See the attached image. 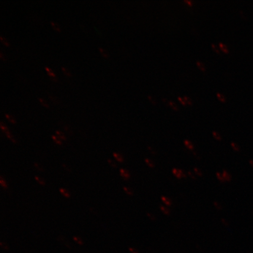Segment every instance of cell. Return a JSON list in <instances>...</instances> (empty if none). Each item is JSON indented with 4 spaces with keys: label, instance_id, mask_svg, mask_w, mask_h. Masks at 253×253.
Returning a JSON list of instances; mask_svg holds the SVG:
<instances>
[{
    "label": "cell",
    "instance_id": "8",
    "mask_svg": "<svg viewBox=\"0 0 253 253\" xmlns=\"http://www.w3.org/2000/svg\"><path fill=\"white\" fill-rule=\"evenodd\" d=\"M145 163L147 164V165L148 167L151 168V169H154V168L155 167V164L154 163V161L150 159V158H145Z\"/></svg>",
    "mask_w": 253,
    "mask_h": 253
},
{
    "label": "cell",
    "instance_id": "41",
    "mask_svg": "<svg viewBox=\"0 0 253 253\" xmlns=\"http://www.w3.org/2000/svg\"><path fill=\"white\" fill-rule=\"evenodd\" d=\"M63 167H64V169L66 170H68V171H71L70 168L68 167L67 165H66V164H63Z\"/></svg>",
    "mask_w": 253,
    "mask_h": 253
},
{
    "label": "cell",
    "instance_id": "25",
    "mask_svg": "<svg viewBox=\"0 0 253 253\" xmlns=\"http://www.w3.org/2000/svg\"><path fill=\"white\" fill-rule=\"evenodd\" d=\"M52 138L53 141H54L57 144L61 145L62 144L61 140H60L59 138L57 137V136L52 135Z\"/></svg>",
    "mask_w": 253,
    "mask_h": 253
},
{
    "label": "cell",
    "instance_id": "36",
    "mask_svg": "<svg viewBox=\"0 0 253 253\" xmlns=\"http://www.w3.org/2000/svg\"><path fill=\"white\" fill-rule=\"evenodd\" d=\"M183 98H184L186 104H189V105H191V104H192V100L191 99H190V98L187 96H185Z\"/></svg>",
    "mask_w": 253,
    "mask_h": 253
},
{
    "label": "cell",
    "instance_id": "17",
    "mask_svg": "<svg viewBox=\"0 0 253 253\" xmlns=\"http://www.w3.org/2000/svg\"><path fill=\"white\" fill-rule=\"evenodd\" d=\"M217 97L220 100L221 102H225L226 99L225 96H224L223 94H221L220 93H217Z\"/></svg>",
    "mask_w": 253,
    "mask_h": 253
},
{
    "label": "cell",
    "instance_id": "37",
    "mask_svg": "<svg viewBox=\"0 0 253 253\" xmlns=\"http://www.w3.org/2000/svg\"><path fill=\"white\" fill-rule=\"evenodd\" d=\"M178 100H179V102H181L183 104V105H186V104H186V101H185L184 98L179 97Z\"/></svg>",
    "mask_w": 253,
    "mask_h": 253
},
{
    "label": "cell",
    "instance_id": "23",
    "mask_svg": "<svg viewBox=\"0 0 253 253\" xmlns=\"http://www.w3.org/2000/svg\"><path fill=\"white\" fill-rule=\"evenodd\" d=\"M74 240L76 242L78 243V244L80 245H84V242L82 241V240L80 238V237L75 236L74 237Z\"/></svg>",
    "mask_w": 253,
    "mask_h": 253
},
{
    "label": "cell",
    "instance_id": "21",
    "mask_svg": "<svg viewBox=\"0 0 253 253\" xmlns=\"http://www.w3.org/2000/svg\"><path fill=\"white\" fill-rule=\"evenodd\" d=\"M214 207L217 209V210L221 211L222 210V206L217 201H215L213 202Z\"/></svg>",
    "mask_w": 253,
    "mask_h": 253
},
{
    "label": "cell",
    "instance_id": "9",
    "mask_svg": "<svg viewBox=\"0 0 253 253\" xmlns=\"http://www.w3.org/2000/svg\"><path fill=\"white\" fill-rule=\"evenodd\" d=\"M160 210L162 212L166 215H169L170 214V211L169 208L164 207V206H160Z\"/></svg>",
    "mask_w": 253,
    "mask_h": 253
},
{
    "label": "cell",
    "instance_id": "32",
    "mask_svg": "<svg viewBox=\"0 0 253 253\" xmlns=\"http://www.w3.org/2000/svg\"><path fill=\"white\" fill-rule=\"evenodd\" d=\"M39 100L41 103L42 104L43 106H45L46 107H49L48 104H47L45 100H44L42 99H41V98H39Z\"/></svg>",
    "mask_w": 253,
    "mask_h": 253
},
{
    "label": "cell",
    "instance_id": "33",
    "mask_svg": "<svg viewBox=\"0 0 253 253\" xmlns=\"http://www.w3.org/2000/svg\"><path fill=\"white\" fill-rule=\"evenodd\" d=\"M211 47H212V48L217 53L220 52V47H218L216 45H215V44H211Z\"/></svg>",
    "mask_w": 253,
    "mask_h": 253
},
{
    "label": "cell",
    "instance_id": "5",
    "mask_svg": "<svg viewBox=\"0 0 253 253\" xmlns=\"http://www.w3.org/2000/svg\"><path fill=\"white\" fill-rule=\"evenodd\" d=\"M183 144H184L185 146L187 149L189 150L193 151L195 149V146L194 144L191 141L188 140H185L183 141Z\"/></svg>",
    "mask_w": 253,
    "mask_h": 253
},
{
    "label": "cell",
    "instance_id": "42",
    "mask_svg": "<svg viewBox=\"0 0 253 253\" xmlns=\"http://www.w3.org/2000/svg\"><path fill=\"white\" fill-rule=\"evenodd\" d=\"M185 2L187 3V4H188L189 5H192V1H190V0H185Z\"/></svg>",
    "mask_w": 253,
    "mask_h": 253
},
{
    "label": "cell",
    "instance_id": "1",
    "mask_svg": "<svg viewBox=\"0 0 253 253\" xmlns=\"http://www.w3.org/2000/svg\"><path fill=\"white\" fill-rule=\"evenodd\" d=\"M172 172L173 175L178 179L185 178L187 176V175L181 169H173Z\"/></svg>",
    "mask_w": 253,
    "mask_h": 253
},
{
    "label": "cell",
    "instance_id": "24",
    "mask_svg": "<svg viewBox=\"0 0 253 253\" xmlns=\"http://www.w3.org/2000/svg\"><path fill=\"white\" fill-rule=\"evenodd\" d=\"M50 24H51L53 28H54V29L55 30H56L57 31H61V28H60L59 25L58 24H56L55 23H54V22L50 21Z\"/></svg>",
    "mask_w": 253,
    "mask_h": 253
},
{
    "label": "cell",
    "instance_id": "13",
    "mask_svg": "<svg viewBox=\"0 0 253 253\" xmlns=\"http://www.w3.org/2000/svg\"><path fill=\"white\" fill-rule=\"evenodd\" d=\"M220 48L222 51L225 53H228L229 49L228 47L225 45V44H223V43L220 42L219 43Z\"/></svg>",
    "mask_w": 253,
    "mask_h": 253
},
{
    "label": "cell",
    "instance_id": "11",
    "mask_svg": "<svg viewBox=\"0 0 253 253\" xmlns=\"http://www.w3.org/2000/svg\"><path fill=\"white\" fill-rule=\"evenodd\" d=\"M216 178L220 182H225V180L224 179V177L222 175V173H220L219 172H217L216 173Z\"/></svg>",
    "mask_w": 253,
    "mask_h": 253
},
{
    "label": "cell",
    "instance_id": "22",
    "mask_svg": "<svg viewBox=\"0 0 253 253\" xmlns=\"http://www.w3.org/2000/svg\"><path fill=\"white\" fill-rule=\"evenodd\" d=\"M35 179L37 180V181L40 183V184L44 185L45 184V182L42 178H40L39 176L35 177Z\"/></svg>",
    "mask_w": 253,
    "mask_h": 253
},
{
    "label": "cell",
    "instance_id": "26",
    "mask_svg": "<svg viewBox=\"0 0 253 253\" xmlns=\"http://www.w3.org/2000/svg\"><path fill=\"white\" fill-rule=\"evenodd\" d=\"M5 118H7L9 122L12 123H15L16 121L14 118L10 115H8V114H5Z\"/></svg>",
    "mask_w": 253,
    "mask_h": 253
},
{
    "label": "cell",
    "instance_id": "7",
    "mask_svg": "<svg viewBox=\"0 0 253 253\" xmlns=\"http://www.w3.org/2000/svg\"><path fill=\"white\" fill-rule=\"evenodd\" d=\"M113 156L115 158V159L119 163H123L124 161V158L122 156L121 154L119 153H113Z\"/></svg>",
    "mask_w": 253,
    "mask_h": 253
},
{
    "label": "cell",
    "instance_id": "31",
    "mask_svg": "<svg viewBox=\"0 0 253 253\" xmlns=\"http://www.w3.org/2000/svg\"><path fill=\"white\" fill-rule=\"evenodd\" d=\"M0 40H1V42L3 43H4L5 45H6V46H9V42H8L7 40H6L5 39V38H3L2 36H1V37H0Z\"/></svg>",
    "mask_w": 253,
    "mask_h": 253
},
{
    "label": "cell",
    "instance_id": "27",
    "mask_svg": "<svg viewBox=\"0 0 253 253\" xmlns=\"http://www.w3.org/2000/svg\"><path fill=\"white\" fill-rule=\"evenodd\" d=\"M0 246H1V249L5 250V251H8L9 249V246L4 242L0 243Z\"/></svg>",
    "mask_w": 253,
    "mask_h": 253
},
{
    "label": "cell",
    "instance_id": "18",
    "mask_svg": "<svg viewBox=\"0 0 253 253\" xmlns=\"http://www.w3.org/2000/svg\"><path fill=\"white\" fill-rule=\"evenodd\" d=\"M124 191L126 193V194H127L129 196H132L133 195L134 192L132 191V190L131 188H129L128 187H126V186H125Z\"/></svg>",
    "mask_w": 253,
    "mask_h": 253
},
{
    "label": "cell",
    "instance_id": "3",
    "mask_svg": "<svg viewBox=\"0 0 253 253\" xmlns=\"http://www.w3.org/2000/svg\"><path fill=\"white\" fill-rule=\"evenodd\" d=\"M161 199V201H162L164 205L167 206V207H171L172 202L169 198L165 197V196H162Z\"/></svg>",
    "mask_w": 253,
    "mask_h": 253
},
{
    "label": "cell",
    "instance_id": "30",
    "mask_svg": "<svg viewBox=\"0 0 253 253\" xmlns=\"http://www.w3.org/2000/svg\"><path fill=\"white\" fill-rule=\"evenodd\" d=\"M62 69L63 72H64L65 74H66L67 76H69V77H70V76H71V73L68 71V69L67 68H66L62 66Z\"/></svg>",
    "mask_w": 253,
    "mask_h": 253
},
{
    "label": "cell",
    "instance_id": "43",
    "mask_svg": "<svg viewBox=\"0 0 253 253\" xmlns=\"http://www.w3.org/2000/svg\"><path fill=\"white\" fill-rule=\"evenodd\" d=\"M249 164H250V165H251V166L253 169V160H249Z\"/></svg>",
    "mask_w": 253,
    "mask_h": 253
},
{
    "label": "cell",
    "instance_id": "44",
    "mask_svg": "<svg viewBox=\"0 0 253 253\" xmlns=\"http://www.w3.org/2000/svg\"><path fill=\"white\" fill-rule=\"evenodd\" d=\"M0 58H1L2 60H5V58L4 56H3L2 52H0Z\"/></svg>",
    "mask_w": 253,
    "mask_h": 253
},
{
    "label": "cell",
    "instance_id": "39",
    "mask_svg": "<svg viewBox=\"0 0 253 253\" xmlns=\"http://www.w3.org/2000/svg\"><path fill=\"white\" fill-rule=\"evenodd\" d=\"M35 167H36L38 169L40 170V171H41V172L43 171V169H42V167L40 166V164H37V163H35Z\"/></svg>",
    "mask_w": 253,
    "mask_h": 253
},
{
    "label": "cell",
    "instance_id": "15",
    "mask_svg": "<svg viewBox=\"0 0 253 253\" xmlns=\"http://www.w3.org/2000/svg\"><path fill=\"white\" fill-rule=\"evenodd\" d=\"M56 134L57 135V137H58L60 139H61V140H66V136L61 131H56Z\"/></svg>",
    "mask_w": 253,
    "mask_h": 253
},
{
    "label": "cell",
    "instance_id": "2",
    "mask_svg": "<svg viewBox=\"0 0 253 253\" xmlns=\"http://www.w3.org/2000/svg\"><path fill=\"white\" fill-rule=\"evenodd\" d=\"M120 175L125 179H128L130 178L131 174L127 170L125 169H120Z\"/></svg>",
    "mask_w": 253,
    "mask_h": 253
},
{
    "label": "cell",
    "instance_id": "4",
    "mask_svg": "<svg viewBox=\"0 0 253 253\" xmlns=\"http://www.w3.org/2000/svg\"><path fill=\"white\" fill-rule=\"evenodd\" d=\"M222 175L226 182H230L232 181V176L227 170L224 169L222 172Z\"/></svg>",
    "mask_w": 253,
    "mask_h": 253
},
{
    "label": "cell",
    "instance_id": "45",
    "mask_svg": "<svg viewBox=\"0 0 253 253\" xmlns=\"http://www.w3.org/2000/svg\"><path fill=\"white\" fill-rule=\"evenodd\" d=\"M90 211H91V212H92L94 214H96V211H96L94 209H90Z\"/></svg>",
    "mask_w": 253,
    "mask_h": 253
},
{
    "label": "cell",
    "instance_id": "38",
    "mask_svg": "<svg viewBox=\"0 0 253 253\" xmlns=\"http://www.w3.org/2000/svg\"><path fill=\"white\" fill-rule=\"evenodd\" d=\"M108 162L110 164V166H112L114 168H116L117 167V165H116V164L115 163V162H114V161L112 160H108Z\"/></svg>",
    "mask_w": 253,
    "mask_h": 253
},
{
    "label": "cell",
    "instance_id": "14",
    "mask_svg": "<svg viewBox=\"0 0 253 253\" xmlns=\"http://www.w3.org/2000/svg\"><path fill=\"white\" fill-rule=\"evenodd\" d=\"M194 171L196 175H197L199 177H202L203 176V172H202V170L198 169L197 167H195L194 169Z\"/></svg>",
    "mask_w": 253,
    "mask_h": 253
},
{
    "label": "cell",
    "instance_id": "28",
    "mask_svg": "<svg viewBox=\"0 0 253 253\" xmlns=\"http://www.w3.org/2000/svg\"><path fill=\"white\" fill-rule=\"evenodd\" d=\"M0 184H1L3 188H7V183H6L5 180H4L2 177H1V178H0Z\"/></svg>",
    "mask_w": 253,
    "mask_h": 253
},
{
    "label": "cell",
    "instance_id": "19",
    "mask_svg": "<svg viewBox=\"0 0 253 253\" xmlns=\"http://www.w3.org/2000/svg\"><path fill=\"white\" fill-rule=\"evenodd\" d=\"M99 49L102 55L104 57V58H108L109 55L108 53L104 50L102 47H99Z\"/></svg>",
    "mask_w": 253,
    "mask_h": 253
},
{
    "label": "cell",
    "instance_id": "35",
    "mask_svg": "<svg viewBox=\"0 0 253 253\" xmlns=\"http://www.w3.org/2000/svg\"><path fill=\"white\" fill-rule=\"evenodd\" d=\"M0 127H1V129L3 131H5L8 129L7 126H6L5 124L2 122L0 123Z\"/></svg>",
    "mask_w": 253,
    "mask_h": 253
},
{
    "label": "cell",
    "instance_id": "12",
    "mask_svg": "<svg viewBox=\"0 0 253 253\" xmlns=\"http://www.w3.org/2000/svg\"><path fill=\"white\" fill-rule=\"evenodd\" d=\"M60 192L61 193V194L64 196V197L66 198H69L71 197L70 194L68 192L67 190H66L65 189L61 188L59 189Z\"/></svg>",
    "mask_w": 253,
    "mask_h": 253
},
{
    "label": "cell",
    "instance_id": "29",
    "mask_svg": "<svg viewBox=\"0 0 253 253\" xmlns=\"http://www.w3.org/2000/svg\"><path fill=\"white\" fill-rule=\"evenodd\" d=\"M169 106L172 107V108L175 110H178V106L176 105V104L175 103H173L172 102H169Z\"/></svg>",
    "mask_w": 253,
    "mask_h": 253
},
{
    "label": "cell",
    "instance_id": "10",
    "mask_svg": "<svg viewBox=\"0 0 253 253\" xmlns=\"http://www.w3.org/2000/svg\"><path fill=\"white\" fill-rule=\"evenodd\" d=\"M230 146L232 148V149L236 152H239L240 151L239 145L235 142H231Z\"/></svg>",
    "mask_w": 253,
    "mask_h": 253
},
{
    "label": "cell",
    "instance_id": "40",
    "mask_svg": "<svg viewBox=\"0 0 253 253\" xmlns=\"http://www.w3.org/2000/svg\"><path fill=\"white\" fill-rule=\"evenodd\" d=\"M188 175L189 176V177H190V178L193 179H196V177L194 175V173H193L191 171H188Z\"/></svg>",
    "mask_w": 253,
    "mask_h": 253
},
{
    "label": "cell",
    "instance_id": "34",
    "mask_svg": "<svg viewBox=\"0 0 253 253\" xmlns=\"http://www.w3.org/2000/svg\"><path fill=\"white\" fill-rule=\"evenodd\" d=\"M147 216L149 217V219L151 220H156V216L153 213H147Z\"/></svg>",
    "mask_w": 253,
    "mask_h": 253
},
{
    "label": "cell",
    "instance_id": "20",
    "mask_svg": "<svg viewBox=\"0 0 253 253\" xmlns=\"http://www.w3.org/2000/svg\"><path fill=\"white\" fill-rule=\"evenodd\" d=\"M197 64L199 68L200 69L201 71H205L206 70V67L203 63L200 61H198L197 62Z\"/></svg>",
    "mask_w": 253,
    "mask_h": 253
},
{
    "label": "cell",
    "instance_id": "16",
    "mask_svg": "<svg viewBox=\"0 0 253 253\" xmlns=\"http://www.w3.org/2000/svg\"><path fill=\"white\" fill-rule=\"evenodd\" d=\"M212 135L214 139H216L217 141H221V136L220 134L217 131H213L212 132Z\"/></svg>",
    "mask_w": 253,
    "mask_h": 253
},
{
    "label": "cell",
    "instance_id": "6",
    "mask_svg": "<svg viewBox=\"0 0 253 253\" xmlns=\"http://www.w3.org/2000/svg\"><path fill=\"white\" fill-rule=\"evenodd\" d=\"M45 70L47 72V74L49 75L50 78H51V79H52L53 81H56V76L54 73H53V71L51 70V69H49L48 67H47V66H46Z\"/></svg>",
    "mask_w": 253,
    "mask_h": 253
}]
</instances>
